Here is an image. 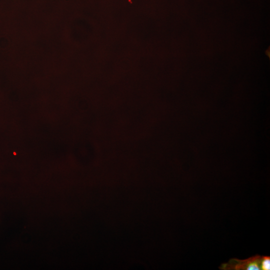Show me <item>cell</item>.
Masks as SVG:
<instances>
[{
    "label": "cell",
    "mask_w": 270,
    "mask_h": 270,
    "mask_svg": "<svg viewBox=\"0 0 270 270\" xmlns=\"http://www.w3.org/2000/svg\"><path fill=\"white\" fill-rule=\"evenodd\" d=\"M223 270H269L270 257L256 256L246 260L232 258L220 267Z\"/></svg>",
    "instance_id": "obj_1"
}]
</instances>
